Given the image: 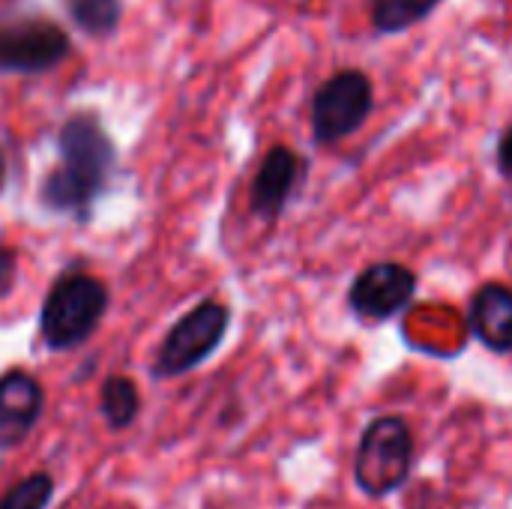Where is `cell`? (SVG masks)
Segmentation results:
<instances>
[{"label": "cell", "mask_w": 512, "mask_h": 509, "mask_svg": "<svg viewBox=\"0 0 512 509\" xmlns=\"http://www.w3.org/2000/svg\"><path fill=\"white\" fill-rule=\"evenodd\" d=\"M303 177H306V159L297 150H291L288 144L270 147L255 171L252 189H249L252 213L264 222L279 219L282 210L288 207L297 183H303Z\"/></svg>", "instance_id": "obj_8"}, {"label": "cell", "mask_w": 512, "mask_h": 509, "mask_svg": "<svg viewBox=\"0 0 512 509\" xmlns=\"http://www.w3.org/2000/svg\"><path fill=\"white\" fill-rule=\"evenodd\" d=\"M60 162L45 174L39 198L48 210L87 219L117 165V150L102 120L90 111L72 114L57 132Z\"/></svg>", "instance_id": "obj_1"}, {"label": "cell", "mask_w": 512, "mask_h": 509, "mask_svg": "<svg viewBox=\"0 0 512 509\" xmlns=\"http://www.w3.org/2000/svg\"><path fill=\"white\" fill-rule=\"evenodd\" d=\"M414 453H417L414 432L402 417L396 414L375 417L363 429L354 453L357 489L369 498H387L399 492L414 471Z\"/></svg>", "instance_id": "obj_3"}, {"label": "cell", "mask_w": 512, "mask_h": 509, "mask_svg": "<svg viewBox=\"0 0 512 509\" xmlns=\"http://www.w3.org/2000/svg\"><path fill=\"white\" fill-rule=\"evenodd\" d=\"M468 330L471 336L495 351H512V288L504 282H486L480 285L468 300Z\"/></svg>", "instance_id": "obj_10"}, {"label": "cell", "mask_w": 512, "mask_h": 509, "mask_svg": "<svg viewBox=\"0 0 512 509\" xmlns=\"http://www.w3.org/2000/svg\"><path fill=\"white\" fill-rule=\"evenodd\" d=\"M66 12L87 36H111L123 15V0H66Z\"/></svg>", "instance_id": "obj_13"}, {"label": "cell", "mask_w": 512, "mask_h": 509, "mask_svg": "<svg viewBox=\"0 0 512 509\" xmlns=\"http://www.w3.org/2000/svg\"><path fill=\"white\" fill-rule=\"evenodd\" d=\"M54 498V480L45 471H36L30 477H24L21 483H15L3 498L0 509H48Z\"/></svg>", "instance_id": "obj_14"}, {"label": "cell", "mask_w": 512, "mask_h": 509, "mask_svg": "<svg viewBox=\"0 0 512 509\" xmlns=\"http://www.w3.org/2000/svg\"><path fill=\"white\" fill-rule=\"evenodd\" d=\"M66 30L39 15H15L0 21V72L36 75L69 57Z\"/></svg>", "instance_id": "obj_6"}, {"label": "cell", "mask_w": 512, "mask_h": 509, "mask_svg": "<svg viewBox=\"0 0 512 509\" xmlns=\"http://www.w3.org/2000/svg\"><path fill=\"white\" fill-rule=\"evenodd\" d=\"M99 411L111 429L132 426L141 411V393L135 381L126 375H108L99 387Z\"/></svg>", "instance_id": "obj_12"}, {"label": "cell", "mask_w": 512, "mask_h": 509, "mask_svg": "<svg viewBox=\"0 0 512 509\" xmlns=\"http://www.w3.org/2000/svg\"><path fill=\"white\" fill-rule=\"evenodd\" d=\"M495 162H498V171H501L507 180H512V123L501 132V138H498Z\"/></svg>", "instance_id": "obj_15"}, {"label": "cell", "mask_w": 512, "mask_h": 509, "mask_svg": "<svg viewBox=\"0 0 512 509\" xmlns=\"http://www.w3.org/2000/svg\"><path fill=\"white\" fill-rule=\"evenodd\" d=\"M417 273L399 261H375L363 267L348 288V309L363 324H387L411 306Z\"/></svg>", "instance_id": "obj_7"}, {"label": "cell", "mask_w": 512, "mask_h": 509, "mask_svg": "<svg viewBox=\"0 0 512 509\" xmlns=\"http://www.w3.org/2000/svg\"><path fill=\"white\" fill-rule=\"evenodd\" d=\"M12 279H15V252L6 243H0V294L9 291Z\"/></svg>", "instance_id": "obj_16"}, {"label": "cell", "mask_w": 512, "mask_h": 509, "mask_svg": "<svg viewBox=\"0 0 512 509\" xmlns=\"http://www.w3.org/2000/svg\"><path fill=\"white\" fill-rule=\"evenodd\" d=\"M42 405L45 390L30 372L9 369L0 375V450L18 447L33 432Z\"/></svg>", "instance_id": "obj_9"}, {"label": "cell", "mask_w": 512, "mask_h": 509, "mask_svg": "<svg viewBox=\"0 0 512 509\" xmlns=\"http://www.w3.org/2000/svg\"><path fill=\"white\" fill-rule=\"evenodd\" d=\"M3 183H6V156L0 150V192H3Z\"/></svg>", "instance_id": "obj_17"}, {"label": "cell", "mask_w": 512, "mask_h": 509, "mask_svg": "<svg viewBox=\"0 0 512 509\" xmlns=\"http://www.w3.org/2000/svg\"><path fill=\"white\" fill-rule=\"evenodd\" d=\"M441 3L444 0H369V21L375 33L393 36L426 21Z\"/></svg>", "instance_id": "obj_11"}, {"label": "cell", "mask_w": 512, "mask_h": 509, "mask_svg": "<svg viewBox=\"0 0 512 509\" xmlns=\"http://www.w3.org/2000/svg\"><path fill=\"white\" fill-rule=\"evenodd\" d=\"M231 324V309L219 300H201L189 309L162 339L153 375L156 378H180L198 369L225 339Z\"/></svg>", "instance_id": "obj_5"}, {"label": "cell", "mask_w": 512, "mask_h": 509, "mask_svg": "<svg viewBox=\"0 0 512 509\" xmlns=\"http://www.w3.org/2000/svg\"><path fill=\"white\" fill-rule=\"evenodd\" d=\"M375 111V84L363 69H339L312 96V138L321 147L351 138Z\"/></svg>", "instance_id": "obj_4"}, {"label": "cell", "mask_w": 512, "mask_h": 509, "mask_svg": "<svg viewBox=\"0 0 512 509\" xmlns=\"http://www.w3.org/2000/svg\"><path fill=\"white\" fill-rule=\"evenodd\" d=\"M108 309V288L90 273H63L42 300L39 336L48 351H72L84 345Z\"/></svg>", "instance_id": "obj_2"}]
</instances>
